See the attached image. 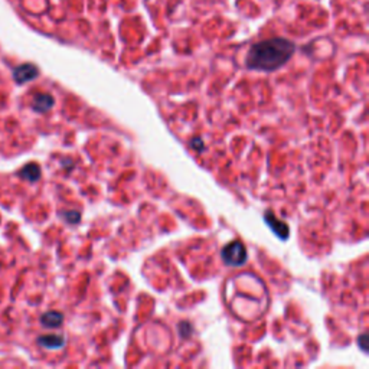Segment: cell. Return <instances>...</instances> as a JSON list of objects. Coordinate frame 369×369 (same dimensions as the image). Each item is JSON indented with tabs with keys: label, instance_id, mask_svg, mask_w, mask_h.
Segmentation results:
<instances>
[{
	"label": "cell",
	"instance_id": "6da1fadb",
	"mask_svg": "<svg viewBox=\"0 0 369 369\" xmlns=\"http://www.w3.org/2000/svg\"><path fill=\"white\" fill-rule=\"evenodd\" d=\"M296 45L284 38H273L254 44L247 53V67L255 71H276L288 62Z\"/></svg>",
	"mask_w": 369,
	"mask_h": 369
},
{
	"label": "cell",
	"instance_id": "8992f818",
	"mask_svg": "<svg viewBox=\"0 0 369 369\" xmlns=\"http://www.w3.org/2000/svg\"><path fill=\"white\" fill-rule=\"evenodd\" d=\"M53 105V98L48 95V94H39L36 95V98L34 101V108L36 111H48L50 107Z\"/></svg>",
	"mask_w": 369,
	"mask_h": 369
},
{
	"label": "cell",
	"instance_id": "30bf717a",
	"mask_svg": "<svg viewBox=\"0 0 369 369\" xmlns=\"http://www.w3.org/2000/svg\"><path fill=\"white\" fill-rule=\"evenodd\" d=\"M359 340H361V348L367 352V335L361 336V339H359Z\"/></svg>",
	"mask_w": 369,
	"mask_h": 369
},
{
	"label": "cell",
	"instance_id": "ba28073f",
	"mask_svg": "<svg viewBox=\"0 0 369 369\" xmlns=\"http://www.w3.org/2000/svg\"><path fill=\"white\" fill-rule=\"evenodd\" d=\"M20 176L23 178V179H26V181H31V182H34V181H38L39 179V176H41V170L38 168V165H28V166H25V168L20 170Z\"/></svg>",
	"mask_w": 369,
	"mask_h": 369
},
{
	"label": "cell",
	"instance_id": "5b68a950",
	"mask_svg": "<svg viewBox=\"0 0 369 369\" xmlns=\"http://www.w3.org/2000/svg\"><path fill=\"white\" fill-rule=\"evenodd\" d=\"M38 342H39V345H42L44 348H48V349H58V348L64 346V343H65V340H64L62 336L56 335L44 336Z\"/></svg>",
	"mask_w": 369,
	"mask_h": 369
},
{
	"label": "cell",
	"instance_id": "9c48e42d",
	"mask_svg": "<svg viewBox=\"0 0 369 369\" xmlns=\"http://www.w3.org/2000/svg\"><path fill=\"white\" fill-rule=\"evenodd\" d=\"M190 146H192L193 149H196L198 151L203 150V143H202L201 138H193V140L190 141Z\"/></svg>",
	"mask_w": 369,
	"mask_h": 369
},
{
	"label": "cell",
	"instance_id": "52a82bcc",
	"mask_svg": "<svg viewBox=\"0 0 369 369\" xmlns=\"http://www.w3.org/2000/svg\"><path fill=\"white\" fill-rule=\"evenodd\" d=\"M41 320H42L44 326H46V327H58V326H61L64 316L58 312H50V313L44 315Z\"/></svg>",
	"mask_w": 369,
	"mask_h": 369
},
{
	"label": "cell",
	"instance_id": "7a4b0ae2",
	"mask_svg": "<svg viewBox=\"0 0 369 369\" xmlns=\"http://www.w3.org/2000/svg\"><path fill=\"white\" fill-rule=\"evenodd\" d=\"M222 260L232 267H239L247 261V248L241 242H231L222 250Z\"/></svg>",
	"mask_w": 369,
	"mask_h": 369
},
{
	"label": "cell",
	"instance_id": "3957f363",
	"mask_svg": "<svg viewBox=\"0 0 369 369\" xmlns=\"http://www.w3.org/2000/svg\"><path fill=\"white\" fill-rule=\"evenodd\" d=\"M15 80L17 83L23 84L26 81H31L34 80L35 77H38V68L32 65V64H25V65H20L19 68L15 69V74H13Z\"/></svg>",
	"mask_w": 369,
	"mask_h": 369
},
{
	"label": "cell",
	"instance_id": "277c9868",
	"mask_svg": "<svg viewBox=\"0 0 369 369\" xmlns=\"http://www.w3.org/2000/svg\"><path fill=\"white\" fill-rule=\"evenodd\" d=\"M266 219H267V224H269L270 227L273 228V231L276 232V234L278 235L281 239H285L287 236H288V228L285 227L283 222H280L278 219H276L270 212L266 214Z\"/></svg>",
	"mask_w": 369,
	"mask_h": 369
}]
</instances>
